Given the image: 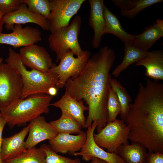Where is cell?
<instances>
[{"mask_svg":"<svg viewBox=\"0 0 163 163\" xmlns=\"http://www.w3.org/2000/svg\"><path fill=\"white\" fill-rule=\"evenodd\" d=\"M116 58L113 49L102 47L91 55L82 72L76 78H69L65 86L72 98L83 100L88 105L87 127L96 123L97 133L107 123V102L112 78L110 71Z\"/></svg>","mask_w":163,"mask_h":163,"instance_id":"6da1fadb","label":"cell"},{"mask_svg":"<svg viewBox=\"0 0 163 163\" xmlns=\"http://www.w3.org/2000/svg\"><path fill=\"white\" fill-rule=\"evenodd\" d=\"M129 129L128 140L149 152H163V83L147 79L138 91L124 120Z\"/></svg>","mask_w":163,"mask_h":163,"instance_id":"7a4b0ae2","label":"cell"},{"mask_svg":"<svg viewBox=\"0 0 163 163\" xmlns=\"http://www.w3.org/2000/svg\"><path fill=\"white\" fill-rule=\"evenodd\" d=\"M53 98L45 94H33L0 108V113L11 128L24 126L41 114L48 113Z\"/></svg>","mask_w":163,"mask_h":163,"instance_id":"3957f363","label":"cell"},{"mask_svg":"<svg viewBox=\"0 0 163 163\" xmlns=\"http://www.w3.org/2000/svg\"><path fill=\"white\" fill-rule=\"evenodd\" d=\"M8 51L5 61L15 68L21 76L23 83L22 99L37 94H48L49 89L56 86L58 81L56 74L35 69L28 70L22 63L18 53L11 47Z\"/></svg>","mask_w":163,"mask_h":163,"instance_id":"277c9868","label":"cell"},{"mask_svg":"<svg viewBox=\"0 0 163 163\" xmlns=\"http://www.w3.org/2000/svg\"><path fill=\"white\" fill-rule=\"evenodd\" d=\"M81 24V17L76 15L68 25L51 33L49 36V47L56 53V62L69 50L77 56H81L84 53L78 39Z\"/></svg>","mask_w":163,"mask_h":163,"instance_id":"5b68a950","label":"cell"},{"mask_svg":"<svg viewBox=\"0 0 163 163\" xmlns=\"http://www.w3.org/2000/svg\"><path fill=\"white\" fill-rule=\"evenodd\" d=\"M91 55L90 51L86 50L82 56L75 58L74 53L69 50L62 56L58 65L53 63L48 72L57 75L56 88L58 90L63 88L69 78L78 76L85 69Z\"/></svg>","mask_w":163,"mask_h":163,"instance_id":"8992f818","label":"cell"},{"mask_svg":"<svg viewBox=\"0 0 163 163\" xmlns=\"http://www.w3.org/2000/svg\"><path fill=\"white\" fill-rule=\"evenodd\" d=\"M23 83L21 76L14 67L0 64V108L22 98Z\"/></svg>","mask_w":163,"mask_h":163,"instance_id":"52a82bcc","label":"cell"},{"mask_svg":"<svg viewBox=\"0 0 163 163\" xmlns=\"http://www.w3.org/2000/svg\"><path fill=\"white\" fill-rule=\"evenodd\" d=\"M129 128L124 120L116 119L107 123L97 133H94V139L100 147L106 149L110 153L117 154L118 148L122 144H129Z\"/></svg>","mask_w":163,"mask_h":163,"instance_id":"ba28073f","label":"cell"},{"mask_svg":"<svg viewBox=\"0 0 163 163\" xmlns=\"http://www.w3.org/2000/svg\"><path fill=\"white\" fill-rule=\"evenodd\" d=\"M85 0H50V12L47 19L51 33L68 25Z\"/></svg>","mask_w":163,"mask_h":163,"instance_id":"9c48e42d","label":"cell"},{"mask_svg":"<svg viewBox=\"0 0 163 163\" xmlns=\"http://www.w3.org/2000/svg\"><path fill=\"white\" fill-rule=\"evenodd\" d=\"M97 126L96 123H92L87 127L85 144L80 152L75 153L74 155L81 156L83 160L87 161L97 158L108 163H126L117 154L106 152L96 143L93 135Z\"/></svg>","mask_w":163,"mask_h":163,"instance_id":"30bf717a","label":"cell"},{"mask_svg":"<svg viewBox=\"0 0 163 163\" xmlns=\"http://www.w3.org/2000/svg\"><path fill=\"white\" fill-rule=\"evenodd\" d=\"M18 53L23 64L31 69L47 72L53 63L46 48L35 44L21 47Z\"/></svg>","mask_w":163,"mask_h":163,"instance_id":"8fae6325","label":"cell"},{"mask_svg":"<svg viewBox=\"0 0 163 163\" xmlns=\"http://www.w3.org/2000/svg\"><path fill=\"white\" fill-rule=\"evenodd\" d=\"M9 33L0 34V44L11 46L16 48L35 44L42 40L41 32L36 27L15 24Z\"/></svg>","mask_w":163,"mask_h":163,"instance_id":"7c38bea8","label":"cell"},{"mask_svg":"<svg viewBox=\"0 0 163 163\" xmlns=\"http://www.w3.org/2000/svg\"><path fill=\"white\" fill-rule=\"evenodd\" d=\"M5 27L8 30H12L15 24L32 23L36 24L45 30H49L47 19L41 15L31 12L24 3L19 8L11 13L4 15Z\"/></svg>","mask_w":163,"mask_h":163,"instance_id":"4fadbf2b","label":"cell"},{"mask_svg":"<svg viewBox=\"0 0 163 163\" xmlns=\"http://www.w3.org/2000/svg\"><path fill=\"white\" fill-rule=\"evenodd\" d=\"M29 125L28 136L25 141L26 149L34 148L40 142L53 139L58 134L42 116H40L31 120Z\"/></svg>","mask_w":163,"mask_h":163,"instance_id":"5bb4252c","label":"cell"},{"mask_svg":"<svg viewBox=\"0 0 163 163\" xmlns=\"http://www.w3.org/2000/svg\"><path fill=\"white\" fill-rule=\"evenodd\" d=\"M86 139V133L82 131L76 135L58 133L54 138L49 140V145L55 152L71 155L80 151Z\"/></svg>","mask_w":163,"mask_h":163,"instance_id":"9a60e30c","label":"cell"},{"mask_svg":"<svg viewBox=\"0 0 163 163\" xmlns=\"http://www.w3.org/2000/svg\"><path fill=\"white\" fill-rule=\"evenodd\" d=\"M90 12L89 24L92 29L94 34L92 42L94 48H98L101 44L102 36L104 35L105 22L103 0H89Z\"/></svg>","mask_w":163,"mask_h":163,"instance_id":"2e32d148","label":"cell"},{"mask_svg":"<svg viewBox=\"0 0 163 163\" xmlns=\"http://www.w3.org/2000/svg\"><path fill=\"white\" fill-rule=\"evenodd\" d=\"M29 129L28 124L18 133L10 137L3 138L0 152L3 163L18 156L25 150L24 139Z\"/></svg>","mask_w":163,"mask_h":163,"instance_id":"e0dca14e","label":"cell"},{"mask_svg":"<svg viewBox=\"0 0 163 163\" xmlns=\"http://www.w3.org/2000/svg\"><path fill=\"white\" fill-rule=\"evenodd\" d=\"M50 105L59 108L62 112L68 113L81 125L82 128H87L84 112L88 110V108L84 105L83 100L77 101L66 91L59 100L51 104Z\"/></svg>","mask_w":163,"mask_h":163,"instance_id":"ac0fdd59","label":"cell"},{"mask_svg":"<svg viewBox=\"0 0 163 163\" xmlns=\"http://www.w3.org/2000/svg\"><path fill=\"white\" fill-rule=\"evenodd\" d=\"M135 66H142L146 69L145 75L158 82L163 80V51L156 50L149 52Z\"/></svg>","mask_w":163,"mask_h":163,"instance_id":"d6986e66","label":"cell"},{"mask_svg":"<svg viewBox=\"0 0 163 163\" xmlns=\"http://www.w3.org/2000/svg\"><path fill=\"white\" fill-rule=\"evenodd\" d=\"M163 36V20L158 19L153 24L145 27L140 34L135 35L133 46L145 51H149Z\"/></svg>","mask_w":163,"mask_h":163,"instance_id":"ffe728a7","label":"cell"},{"mask_svg":"<svg viewBox=\"0 0 163 163\" xmlns=\"http://www.w3.org/2000/svg\"><path fill=\"white\" fill-rule=\"evenodd\" d=\"M104 14L105 22L104 35L112 34L119 38L124 44L133 45L135 35L128 33L123 28L118 18L105 5Z\"/></svg>","mask_w":163,"mask_h":163,"instance_id":"44dd1931","label":"cell"},{"mask_svg":"<svg viewBox=\"0 0 163 163\" xmlns=\"http://www.w3.org/2000/svg\"><path fill=\"white\" fill-rule=\"evenodd\" d=\"M112 2L120 9L121 15L133 19L140 12L153 5L163 2L162 0H112Z\"/></svg>","mask_w":163,"mask_h":163,"instance_id":"7402d4cb","label":"cell"},{"mask_svg":"<svg viewBox=\"0 0 163 163\" xmlns=\"http://www.w3.org/2000/svg\"><path fill=\"white\" fill-rule=\"evenodd\" d=\"M146 149L138 142L123 144L118 149L117 154L126 163H146Z\"/></svg>","mask_w":163,"mask_h":163,"instance_id":"603a6c76","label":"cell"},{"mask_svg":"<svg viewBox=\"0 0 163 163\" xmlns=\"http://www.w3.org/2000/svg\"><path fill=\"white\" fill-rule=\"evenodd\" d=\"M124 55L122 61L113 71L112 74L116 77H119L121 73L130 65L136 63L144 57L149 51L142 50L132 45L124 44Z\"/></svg>","mask_w":163,"mask_h":163,"instance_id":"cb8c5ba5","label":"cell"},{"mask_svg":"<svg viewBox=\"0 0 163 163\" xmlns=\"http://www.w3.org/2000/svg\"><path fill=\"white\" fill-rule=\"evenodd\" d=\"M49 123L58 133L69 134L80 133L81 125L68 113L62 111L60 117Z\"/></svg>","mask_w":163,"mask_h":163,"instance_id":"d4e9b609","label":"cell"},{"mask_svg":"<svg viewBox=\"0 0 163 163\" xmlns=\"http://www.w3.org/2000/svg\"><path fill=\"white\" fill-rule=\"evenodd\" d=\"M45 152L41 148L26 149L21 154L3 163H46Z\"/></svg>","mask_w":163,"mask_h":163,"instance_id":"484cf974","label":"cell"},{"mask_svg":"<svg viewBox=\"0 0 163 163\" xmlns=\"http://www.w3.org/2000/svg\"><path fill=\"white\" fill-rule=\"evenodd\" d=\"M110 84L111 87L116 94L121 105L120 118L124 120L132 101L131 97L125 88L117 79L111 78Z\"/></svg>","mask_w":163,"mask_h":163,"instance_id":"4316f807","label":"cell"},{"mask_svg":"<svg viewBox=\"0 0 163 163\" xmlns=\"http://www.w3.org/2000/svg\"><path fill=\"white\" fill-rule=\"evenodd\" d=\"M31 12L42 15L47 19L50 12V0H22Z\"/></svg>","mask_w":163,"mask_h":163,"instance_id":"83f0119b","label":"cell"},{"mask_svg":"<svg viewBox=\"0 0 163 163\" xmlns=\"http://www.w3.org/2000/svg\"><path fill=\"white\" fill-rule=\"evenodd\" d=\"M107 123L114 121L121 111L119 101L111 87L109 89L107 102Z\"/></svg>","mask_w":163,"mask_h":163,"instance_id":"f1b7e54d","label":"cell"},{"mask_svg":"<svg viewBox=\"0 0 163 163\" xmlns=\"http://www.w3.org/2000/svg\"><path fill=\"white\" fill-rule=\"evenodd\" d=\"M44 151L46 163H81L78 158L72 159L59 155L53 151L49 145L43 144L40 147Z\"/></svg>","mask_w":163,"mask_h":163,"instance_id":"f546056e","label":"cell"},{"mask_svg":"<svg viewBox=\"0 0 163 163\" xmlns=\"http://www.w3.org/2000/svg\"><path fill=\"white\" fill-rule=\"evenodd\" d=\"M23 3L22 0H0V11L4 14L18 10Z\"/></svg>","mask_w":163,"mask_h":163,"instance_id":"4dcf8cb0","label":"cell"},{"mask_svg":"<svg viewBox=\"0 0 163 163\" xmlns=\"http://www.w3.org/2000/svg\"><path fill=\"white\" fill-rule=\"evenodd\" d=\"M146 163H163V152H149Z\"/></svg>","mask_w":163,"mask_h":163,"instance_id":"1f68e13d","label":"cell"},{"mask_svg":"<svg viewBox=\"0 0 163 163\" xmlns=\"http://www.w3.org/2000/svg\"><path fill=\"white\" fill-rule=\"evenodd\" d=\"M6 123L0 113V163H3L0 155L2 141V134L3 129Z\"/></svg>","mask_w":163,"mask_h":163,"instance_id":"d6a6232c","label":"cell"},{"mask_svg":"<svg viewBox=\"0 0 163 163\" xmlns=\"http://www.w3.org/2000/svg\"><path fill=\"white\" fill-rule=\"evenodd\" d=\"M58 90L56 86L50 87L48 90V94L52 96H56Z\"/></svg>","mask_w":163,"mask_h":163,"instance_id":"836d02e7","label":"cell"},{"mask_svg":"<svg viewBox=\"0 0 163 163\" xmlns=\"http://www.w3.org/2000/svg\"><path fill=\"white\" fill-rule=\"evenodd\" d=\"M4 14L0 11V34L2 33L3 27L5 24L4 16Z\"/></svg>","mask_w":163,"mask_h":163,"instance_id":"e575fe53","label":"cell"},{"mask_svg":"<svg viewBox=\"0 0 163 163\" xmlns=\"http://www.w3.org/2000/svg\"><path fill=\"white\" fill-rule=\"evenodd\" d=\"M88 163H108L106 161L98 159L97 158H93L91 161Z\"/></svg>","mask_w":163,"mask_h":163,"instance_id":"d590c367","label":"cell"},{"mask_svg":"<svg viewBox=\"0 0 163 163\" xmlns=\"http://www.w3.org/2000/svg\"><path fill=\"white\" fill-rule=\"evenodd\" d=\"M3 59L0 57V64L3 61Z\"/></svg>","mask_w":163,"mask_h":163,"instance_id":"8d00e7d4","label":"cell"}]
</instances>
